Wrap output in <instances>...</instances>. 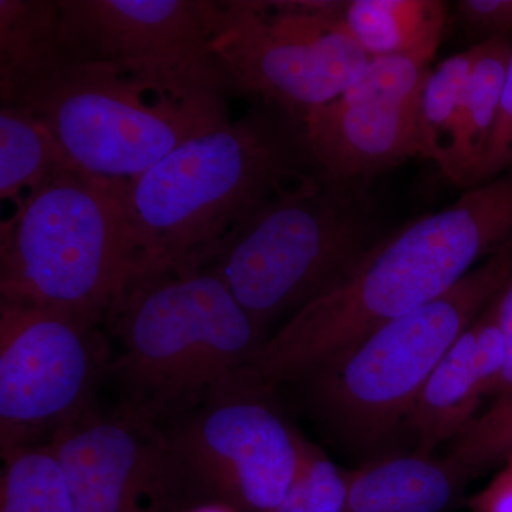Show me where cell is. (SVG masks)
<instances>
[{
  "label": "cell",
  "instance_id": "44dd1931",
  "mask_svg": "<svg viewBox=\"0 0 512 512\" xmlns=\"http://www.w3.org/2000/svg\"><path fill=\"white\" fill-rule=\"evenodd\" d=\"M2 454L0 512H77L52 444H32Z\"/></svg>",
  "mask_w": 512,
  "mask_h": 512
},
{
  "label": "cell",
  "instance_id": "f1b7e54d",
  "mask_svg": "<svg viewBox=\"0 0 512 512\" xmlns=\"http://www.w3.org/2000/svg\"><path fill=\"white\" fill-rule=\"evenodd\" d=\"M185 512H238L237 508L232 505L225 503H210L204 505H198V507L192 508Z\"/></svg>",
  "mask_w": 512,
  "mask_h": 512
},
{
  "label": "cell",
  "instance_id": "6da1fadb",
  "mask_svg": "<svg viewBox=\"0 0 512 512\" xmlns=\"http://www.w3.org/2000/svg\"><path fill=\"white\" fill-rule=\"evenodd\" d=\"M512 239V170L380 237L265 339L249 370L266 390L305 379L387 323L440 298Z\"/></svg>",
  "mask_w": 512,
  "mask_h": 512
},
{
  "label": "cell",
  "instance_id": "cb8c5ba5",
  "mask_svg": "<svg viewBox=\"0 0 512 512\" xmlns=\"http://www.w3.org/2000/svg\"><path fill=\"white\" fill-rule=\"evenodd\" d=\"M497 295L473 322L477 367L485 396H495L507 362V348L497 319Z\"/></svg>",
  "mask_w": 512,
  "mask_h": 512
},
{
  "label": "cell",
  "instance_id": "83f0119b",
  "mask_svg": "<svg viewBox=\"0 0 512 512\" xmlns=\"http://www.w3.org/2000/svg\"><path fill=\"white\" fill-rule=\"evenodd\" d=\"M495 305H497L498 323H500L505 348H507V362H505L504 373L501 376L500 384H498L497 392H495V397H498L512 390V278L498 292Z\"/></svg>",
  "mask_w": 512,
  "mask_h": 512
},
{
  "label": "cell",
  "instance_id": "8992f818",
  "mask_svg": "<svg viewBox=\"0 0 512 512\" xmlns=\"http://www.w3.org/2000/svg\"><path fill=\"white\" fill-rule=\"evenodd\" d=\"M512 278V239L450 291L370 333L305 379L323 419L357 446L409 420L448 349Z\"/></svg>",
  "mask_w": 512,
  "mask_h": 512
},
{
  "label": "cell",
  "instance_id": "ba28073f",
  "mask_svg": "<svg viewBox=\"0 0 512 512\" xmlns=\"http://www.w3.org/2000/svg\"><path fill=\"white\" fill-rule=\"evenodd\" d=\"M229 84L301 123L338 97L369 57L343 23L336 0L198 2Z\"/></svg>",
  "mask_w": 512,
  "mask_h": 512
},
{
  "label": "cell",
  "instance_id": "d4e9b609",
  "mask_svg": "<svg viewBox=\"0 0 512 512\" xmlns=\"http://www.w3.org/2000/svg\"><path fill=\"white\" fill-rule=\"evenodd\" d=\"M458 26L478 43L511 37L512 0H460L454 6Z\"/></svg>",
  "mask_w": 512,
  "mask_h": 512
},
{
  "label": "cell",
  "instance_id": "277c9868",
  "mask_svg": "<svg viewBox=\"0 0 512 512\" xmlns=\"http://www.w3.org/2000/svg\"><path fill=\"white\" fill-rule=\"evenodd\" d=\"M119 339L114 372L127 407L157 423L194 412L214 390L249 369L264 329L211 269L137 282L109 319Z\"/></svg>",
  "mask_w": 512,
  "mask_h": 512
},
{
  "label": "cell",
  "instance_id": "4fadbf2b",
  "mask_svg": "<svg viewBox=\"0 0 512 512\" xmlns=\"http://www.w3.org/2000/svg\"><path fill=\"white\" fill-rule=\"evenodd\" d=\"M49 443L77 512H177L197 490L168 434L127 406L89 407Z\"/></svg>",
  "mask_w": 512,
  "mask_h": 512
},
{
  "label": "cell",
  "instance_id": "5b68a950",
  "mask_svg": "<svg viewBox=\"0 0 512 512\" xmlns=\"http://www.w3.org/2000/svg\"><path fill=\"white\" fill-rule=\"evenodd\" d=\"M365 188L312 175L256 212L207 268L265 330L308 305L380 238Z\"/></svg>",
  "mask_w": 512,
  "mask_h": 512
},
{
  "label": "cell",
  "instance_id": "ac0fdd59",
  "mask_svg": "<svg viewBox=\"0 0 512 512\" xmlns=\"http://www.w3.org/2000/svg\"><path fill=\"white\" fill-rule=\"evenodd\" d=\"M473 52L447 57L430 69L419 101L421 157L466 191L463 153V94Z\"/></svg>",
  "mask_w": 512,
  "mask_h": 512
},
{
  "label": "cell",
  "instance_id": "52a82bcc",
  "mask_svg": "<svg viewBox=\"0 0 512 512\" xmlns=\"http://www.w3.org/2000/svg\"><path fill=\"white\" fill-rule=\"evenodd\" d=\"M35 114L67 167L131 181L229 120L227 99H188L104 64L64 60L9 103Z\"/></svg>",
  "mask_w": 512,
  "mask_h": 512
},
{
  "label": "cell",
  "instance_id": "9c48e42d",
  "mask_svg": "<svg viewBox=\"0 0 512 512\" xmlns=\"http://www.w3.org/2000/svg\"><path fill=\"white\" fill-rule=\"evenodd\" d=\"M64 57L188 97L227 99L198 0H57Z\"/></svg>",
  "mask_w": 512,
  "mask_h": 512
},
{
  "label": "cell",
  "instance_id": "7402d4cb",
  "mask_svg": "<svg viewBox=\"0 0 512 512\" xmlns=\"http://www.w3.org/2000/svg\"><path fill=\"white\" fill-rule=\"evenodd\" d=\"M511 456L512 390L495 397L493 406L458 434L446 460L470 480L490 468L503 466Z\"/></svg>",
  "mask_w": 512,
  "mask_h": 512
},
{
  "label": "cell",
  "instance_id": "9a60e30c",
  "mask_svg": "<svg viewBox=\"0 0 512 512\" xmlns=\"http://www.w3.org/2000/svg\"><path fill=\"white\" fill-rule=\"evenodd\" d=\"M447 10L439 0H343L342 18L369 59L404 57L430 66Z\"/></svg>",
  "mask_w": 512,
  "mask_h": 512
},
{
  "label": "cell",
  "instance_id": "4316f807",
  "mask_svg": "<svg viewBox=\"0 0 512 512\" xmlns=\"http://www.w3.org/2000/svg\"><path fill=\"white\" fill-rule=\"evenodd\" d=\"M468 508L471 512H512V456L487 487L468 498Z\"/></svg>",
  "mask_w": 512,
  "mask_h": 512
},
{
  "label": "cell",
  "instance_id": "2e32d148",
  "mask_svg": "<svg viewBox=\"0 0 512 512\" xmlns=\"http://www.w3.org/2000/svg\"><path fill=\"white\" fill-rule=\"evenodd\" d=\"M484 397L471 323L433 370L410 414L417 453L431 456L440 444L456 439L476 419Z\"/></svg>",
  "mask_w": 512,
  "mask_h": 512
},
{
  "label": "cell",
  "instance_id": "3957f363",
  "mask_svg": "<svg viewBox=\"0 0 512 512\" xmlns=\"http://www.w3.org/2000/svg\"><path fill=\"white\" fill-rule=\"evenodd\" d=\"M140 278L127 181L63 165L0 228V301L97 323Z\"/></svg>",
  "mask_w": 512,
  "mask_h": 512
},
{
  "label": "cell",
  "instance_id": "d6986e66",
  "mask_svg": "<svg viewBox=\"0 0 512 512\" xmlns=\"http://www.w3.org/2000/svg\"><path fill=\"white\" fill-rule=\"evenodd\" d=\"M471 67L463 94V153L466 191L481 185V171L493 138L505 77L512 55L511 37L471 46Z\"/></svg>",
  "mask_w": 512,
  "mask_h": 512
},
{
  "label": "cell",
  "instance_id": "30bf717a",
  "mask_svg": "<svg viewBox=\"0 0 512 512\" xmlns=\"http://www.w3.org/2000/svg\"><path fill=\"white\" fill-rule=\"evenodd\" d=\"M269 392L244 370L168 433L195 488L247 512H274L298 467L301 436Z\"/></svg>",
  "mask_w": 512,
  "mask_h": 512
},
{
  "label": "cell",
  "instance_id": "484cf974",
  "mask_svg": "<svg viewBox=\"0 0 512 512\" xmlns=\"http://www.w3.org/2000/svg\"><path fill=\"white\" fill-rule=\"evenodd\" d=\"M512 170V55L508 64L507 77L503 100H501L500 113L487 158L481 171V184L494 180L498 175Z\"/></svg>",
  "mask_w": 512,
  "mask_h": 512
},
{
  "label": "cell",
  "instance_id": "7c38bea8",
  "mask_svg": "<svg viewBox=\"0 0 512 512\" xmlns=\"http://www.w3.org/2000/svg\"><path fill=\"white\" fill-rule=\"evenodd\" d=\"M429 64L370 59L338 97L302 117L306 147L332 183L367 187L373 178L421 157L419 101Z\"/></svg>",
  "mask_w": 512,
  "mask_h": 512
},
{
  "label": "cell",
  "instance_id": "e0dca14e",
  "mask_svg": "<svg viewBox=\"0 0 512 512\" xmlns=\"http://www.w3.org/2000/svg\"><path fill=\"white\" fill-rule=\"evenodd\" d=\"M63 62L57 0H0L2 104Z\"/></svg>",
  "mask_w": 512,
  "mask_h": 512
},
{
  "label": "cell",
  "instance_id": "5bb4252c",
  "mask_svg": "<svg viewBox=\"0 0 512 512\" xmlns=\"http://www.w3.org/2000/svg\"><path fill=\"white\" fill-rule=\"evenodd\" d=\"M467 481L446 458L420 453L386 457L349 471L343 512H446Z\"/></svg>",
  "mask_w": 512,
  "mask_h": 512
},
{
  "label": "cell",
  "instance_id": "603a6c76",
  "mask_svg": "<svg viewBox=\"0 0 512 512\" xmlns=\"http://www.w3.org/2000/svg\"><path fill=\"white\" fill-rule=\"evenodd\" d=\"M348 490L349 471L301 437L295 476L274 512H343Z\"/></svg>",
  "mask_w": 512,
  "mask_h": 512
},
{
  "label": "cell",
  "instance_id": "7a4b0ae2",
  "mask_svg": "<svg viewBox=\"0 0 512 512\" xmlns=\"http://www.w3.org/2000/svg\"><path fill=\"white\" fill-rule=\"evenodd\" d=\"M318 173L301 123L264 103L185 141L127 181L137 282L207 268L256 212Z\"/></svg>",
  "mask_w": 512,
  "mask_h": 512
},
{
  "label": "cell",
  "instance_id": "ffe728a7",
  "mask_svg": "<svg viewBox=\"0 0 512 512\" xmlns=\"http://www.w3.org/2000/svg\"><path fill=\"white\" fill-rule=\"evenodd\" d=\"M66 165L62 147L35 114L19 106L0 109V198L16 204Z\"/></svg>",
  "mask_w": 512,
  "mask_h": 512
},
{
  "label": "cell",
  "instance_id": "8fae6325",
  "mask_svg": "<svg viewBox=\"0 0 512 512\" xmlns=\"http://www.w3.org/2000/svg\"><path fill=\"white\" fill-rule=\"evenodd\" d=\"M94 323L37 306L0 301L2 453L32 446L90 407L104 350Z\"/></svg>",
  "mask_w": 512,
  "mask_h": 512
}]
</instances>
